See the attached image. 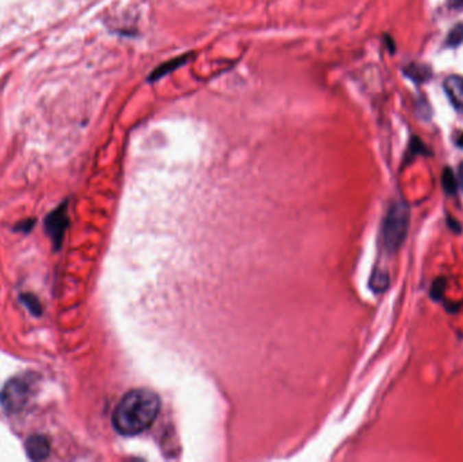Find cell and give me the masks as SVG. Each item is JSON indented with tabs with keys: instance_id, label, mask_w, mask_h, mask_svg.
<instances>
[{
	"instance_id": "cell-9",
	"label": "cell",
	"mask_w": 463,
	"mask_h": 462,
	"mask_svg": "<svg viewBox=\"0 0 463 462\" xmlns=\"http://www.w3.org/2000/svg\"><path fill=\"white\" fill-rule=\"evenodd\" d=\"M449 3L454 8H462L463 7V0H449Z\"/></svg>"
},
{
	"instance_id": "cell-8",
	"label": "cell",
	"mask_w": 463,
	"mask_h": 462,
	"mask_svg": "<svg viewBox=\"0 0 463 462\" xmlns=\"http://www.w3.org/2000/svg\"><path fill=\"white\" fill-rule=\"evenodd\" d=\"M443 185L446 186V189L449 192L455 190V179H454V175L450 171H446V174L443 175Z\"/></svg>"
},
{
	"instance_id": "cell-2",
	"label": "cell",
	"mask_w": 463,
	"mask_h": 462,
	"mask_svg": "<svg viewBox=\"0 0 463 462\" xmlns=\"http://www.w3.org/2000/svg\"><path fill=\"white\" fill-rule=\"evenodd\" d=\"M29 400V385L21 378H12L0 393V403L8 412L22 410Z\"/></svg>"
},
{
	"instance_id": "cell-4",
	"label": "cell",
	"mask_w": 463,
	"mask_h": 462,
	"mask_svg": "<svg viewBox=\"0 0 463 462\" xmlns=\"http://www.w3.org/2000/svg\"><path fill=\"white\" fill-rule=\"evenodd\" d=\"M49 450H51V445L48 439L43 435H33L26 442L27 456L34 461L45 460L49 456Z\"/></svg>"
},
{
	"instance_id": "cell-5",
	"label": "cell",
	"mask_w": 463,
	"mask_h": 462,
	"mask_svg": "<svg viewBox=\"0 0 463 462\" xmlns=\"http://www.w3.org/2000/svg\"><path fill=\"white\" fill-rule=\"evenodd\" d=\"M444 91L454 107L463 111V78L462 76H449L444 80Z\"/></svg>"
},
{
	"instance_id": "cell-6",
	"label": "cell",
	"mask_w": 463,
	"mask_h": 462,
	"mask_svg": "<svg viewBox=\"0 0 463 462\" xmlns=\"http://www.w3.org/2000/svg\"><path fill=\"white\" fill-rule=\"evenodd\" d=\"M64 217H65V213L54 211V213H51V217L47 221L48 231H49L53 239H57V244H58V240L61 239V233H62V229H64V222H65Z\"/></svg>"
},
{
	"instance_id": "cell-3",
	"label": "cell",
	"mask_w": 463,
	"mask_h": 462,
	"mask_svg": "<svg viewBox=\"0 0 463 462\" xmlns=\"http://www.w3.org/2000/svg\"><path fill=\"white\" fill-rule=\"evenodd\" d=\"M408 228V214L403 207H396L388 216L385 238L390 247H399L401 240L405 238Z\"/></svg>"
},
{
	"instance_id": "cell-11",
	"label": "cell",
	"mask_w": 463,
	"mask_h": 462,
	"mask_svg": "<svg viewBox=\"0 0 463 462\" xmlns=\"http://www.w3.org/2000/svg\"><path fill=\"white\" fill-rule=\"evenodd\" d=\"M457 144L461 147V148H463V133L458 137V140H457Z\"/></svg>"
},
{
	"instance_id": "cell-10",
	"label": "cell",
	"mask_w": 463,
	"mask_h": 462,
	"mask_svg": "<svg viewBox=\"0 0 463 462\" xmlns=\"http://www.w3.org/2000/svg\"><path fill=\"white\" fill-rule=\"evenodd\" d=\"M460 186L462 187L463 190V163L461 164V167H460Z\"/></svg>"
},
{
	"instance_id": "cell-7",
	"label": "cell",
	"mask_w": 463,
	"mask_h": 462,
	"mask_svg": "<svg viewBox=\"0 0 463 462\" xmlns=\"http://www.w3.org/2000/svg\"><path fill=\"white\" fill-rule=\"evenodd\" d=\"M463 41V26L462 25H458L449 36L447 38V44L450 47H458L461 43Z\"/></svg>"
},
{
	"instance_id": "cell-1",
	"label": "cell",
	"mask_w": 463,
	"mask_h": 462,
	"mask_svg": "<svg viewBox=\"0 0 463 462\" xmlns=\"http://www.w3.org/2000/svg\"><path fill=\"white\" fill-rule=\"evenodd\" d=\"M160 411V399L150 389H134L126 393L112 413L114 428L125 437L144 432L154 424Z\"/></svg>"
}]
</instances>
